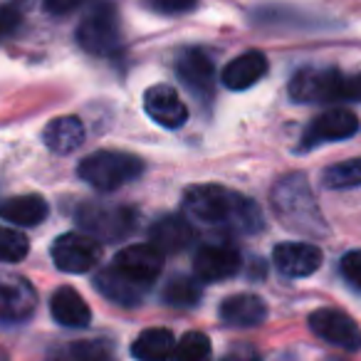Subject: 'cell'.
Returning <instances> with one entry per match:
<instances>
[{"label":"cell","instance_id":"cell-1","mask_svg":"<svg viewBox=\"0 0 361 361\" xmlns=\"http://www.w3.org/2000/svg\"><path fill=\"white\" fill-rule=\"evenodd\" d=\"M183 208L193 221L203 226L228 228L235 233H255L262 228V213L250 198L216 183L188 188L183 196Z\"/></svg>","mask_w":361,"mask_h":361},{"label":"cell","instance_id":"cell-2","mask_svg":"<svg viewBox=\"0 0 361 361\" xmlns=\"http://www.w3.org/2000/svg\"><path fill=\"white\" fill-rule=\"evenodd\" d=\"M272 206L277 216L282 218L290 231L302 233V235L317 238L319 233H326L324 218L317 206L312 188L302 173H290L280 178L272 188Z\"/></svg>","mask_w":361,"mask_h":361},{"label":"cell","instance_id":"cell-3","mask_svg":"<svg viewBox=\"0 0 361 361\" xmlns=\"http://www.w3.org/2000/svg\"><path fill=\"white\" fill-rule=\"evenodd\" d=\"M141 171H144V161L124 151H94L77 166L80 178L99 191H116L134 180Z\"/></svg>","mask_w":361,"mask_h":361},{"label":"cell","instance_id":"cell-4","mask_svg":"<svg viewBox=\"0 0 361 361\" xmlns=\"http://www.w3.org/2000/svg\"><path fill=\"white\" fill-rule=\"evenodd\" d=\"M77 40L90 55L109 57L121 50V27L111 3L94 6L77 27Z\"/></svg>","mask_w":361,"mask_h":361},{"label":"cell","instance_id":"cell-5","mask_svg":"<svg viewBox=\"0 0 361 361\" xmlns=\"http://www.w3.org/2000/svg\"><path fill=\"white\" fill-rule=\"evenodd\" d=\"M346 75L336 67H305L290 80V97L302 104H326L344 99Z\"/></svg>","mask_w":361,"mask_h":361},{"label":"cell","instance_id":"cell-6","mask_svg":"<svg viewBox=\"0 0 361 361\" xmlns=\"http://www.w3.org/2000/svg\"><path fill=\"white\" fill-rule=\"evenodd\" d=\"M80 228L94 240H121L136 226V216L126 206H109V203H85L77 211Z\"/></svg>","mask_w":361,"mask_h":361},{"label":"cell","instance_id":"cell-7","mask_svg":"<svg viewBox=\"0 0 361 361\" xmlns=\"http://www.w3.org/2000/svg\"><path fill=\"white\" fill-rule=\"evenodd\" d=\"M52 260L62 272L80 275L102 260V245L87 233H65L52 243Z\"/></svg>","mask_w":361,"mask_h":361},{"label":"cell","instance_id":"cell-8","mask_svg":"<svg viewBox=\"0 0 361 361\" xmlns=\"http://www.w3.org/2000/svg\"><path fill=\"white\" fill-rule=\"evenodd\" d=\"M178 80L183 82L188 92L201 102H213L216 97V67L206 50L201 47H188L178 55L176 62Z\"/></svg>","mask_w":361,"mask_h":361},{"label":"cell","instance_id":"cell-9","mask_svg":"<svg viewBox=\"0 0 361 361\" xmlns=\"http://www.w3.org/2000/svg\"><path fill=\"white\" fill-rule=\"evenodd\" d=\"M356 131H359V119H356L354 111L341 109V106L326 109L307 124L305 134H302V141H300V149L310 151V149H314V146L329 144V141L349 139Z\"/></svg>","mask_w":361,"mask_h":361},{"label":"cell","instance_id":"cell-10","mask_svg":"<svg viewBox=\"0 0 361 361\" xmlns=\"http://www.w3.org/2000/svg\"><path fill=\"white\" fill-rule=\"evenodd\" d=\"M310 329L331 346H339V349H346V351L361 349L359 324H356L346 312L334 310V307H324V310L312 312Z\"/></svg>","mask_w":361,"mask_h":361},{"label":"cell","instance_id":"cell-11","mask_svg":"<svg viewBox=\"0 0 361 361\" xmlns=\"http://www.w3.org/2000/svg\"><path fill=\"white\" fill-rule=\"evenodd\" d=\"M35 287L25 277L0 272V322H8V324L25 322L35 312Z\"/></svg>","mask_w":361,"mask_h":361},{"label":"cell","instance_id":"cell-12","mask_svg":"<svg viewBox=\"0 0 361 361\" xmlns=\"http://www.w3.org/2000/svg\"><path fill=\"white\" fill-rule=\"evenodd\" d=\"M114 267L124 272L126 277H131V280L151 287L156 277L161 275V270H164V252L156 250L151 243L129 245L114 257Z\"/></svg>","mask_w":361,"mask_h":361},{"label":"cell","instance_id":"cell-13","mask_svg":"<svg viewBox=\"0 0 361 361\" xmlns=\"http://www.w3.org/2000/svg\"><path fill=\"white\" fill-rule=\"evenodd\" d=\"M144 109L151 119L164 129H178L186 124L188 109L180 102L178 92L169 85H154L144 94Z\"/></svg>","mask_w":361,"mask_h":361},{"label":"cell","instance_id":"cell-14","mask_svg":"<svg viewBox=\"0 0 361 361\" xmlns=\"http://www.w3.org/2000/svg\"><path fill=\"white\" fill-rule=\"evenodd\" d=\"M240 270V252L233 245H206L201 247V252L196 255L193 262V272L201 282H218L233 277Z\"/></svg>","mask_w":361,"mask_h":361},{"label":"cell","instance_id":"cell-15","mask_svg":"<svg viewBox=\"0 0 361 361\" xmlns=\"http://www.w3.org/2000/svg\"><path fill=\"white\" fill-rule=\"evenodd\" d=\"M275 267L287 277H307L322 267V250L312 243H282L272 252Z\"/></svg>","mask_w":361,"mask_h":361},{"label":"cell","instance_id":"cell-16","mask_svg":"<svg viewBox=\"0 0 361 361\" xmlns=\"http://www.w3.org/2000/svg\"><path fill=\"white\" fill-rule=\"evenodd\" d=\"M221 322L233 329H250L267 319V305L257 295H233L221 305Z\"/></svg>","mask_w":361,"mask_h":361},{"label":"cell","instance_id":"cell-17","mask_svg":"<svg viewBox=\"0 0 361 361\" xmlns=\"http://www.w3.org/2000/svg\"><path fill=\"white\" fill-rule=\"evenodd\" d=\"M267 75V57L257 50L243 52L235 60H231L221 72V80L228 90H250L252 85Z\"/></svg>","mask_w":361,"mask_h":361},{"label":"cell","instance_id":"cell-18","mask_svg":"<svg viewBox=\"0 0 361 361\" xmlns=\"http://www.w3.org/2000/svg\"><path fill=\"white\" fill-rule=\"evenodd\" d=\"M94 285L109 302H114V305H124V307L139 305V302L144 300L146 290H149V287L141 285V282L126 277L124 272L116 270L114 265L106 267V270H102L99 275H97Z\"/></svg>","mask_w":361,"mask_h":361},{"label":"cell","instance_id":"cell-19","mask_svg":"<svg viewBox=\"0 0 361 361\" xmlns=\"http://www.w3.org/2000/svg\"><path fill=\"white\" fill-rule=\"evenodd\" d=\"M149 238L159 252H178L193 240V228L183 216H166L151 226Z\"/></svg>","mask_w":361,"mask_h":361},{"label":"cell","instance_id":"cell-20","mask_svg":"<svg viewBox=\"0 0 361 361\" xmlns=\"http://www.w3.org/2000/svg\"><path fill=\"white\" fill-rule=\"evenodd\" d=\"M50 312L55 317V322H60L62 326L70 329H82L90 324L92 310L85 300L80 297V292L72 287H60L50 300Z\"/></svg>","mask_w":361,"mask_h":361},{"label":"cell","instance_id":"cell-21","mask_svg":"<svg viewBox=\"0 0 361 361\" xmlns=\"http://www.w3.org/2000/svg\"><path fill=\"white\" fill-rule=\"evenodd\" d=\"M42 139L55 154H72L85 141V124L77 116H57L45 126Z\"/></svg>","mask_w":361,"mask_h":361},{"label":"cell","instance_id":"cell-22","mask_svg":"<svg viewBox=\"0 0 361 361\" xmlns=\"http://www.w3.org/2000/svg\"><path fill=\"white\" fill-rule=\"evenodd\" d=\"M50 213V206L42 196H13L0 203V218L16 226H37Z\"/></svg>","mask_w":361,"mask_h":361},{"label":"cell","instance_id":"cell-23","mask_svg":"<svg viewBox=\"0 0 361 361\" xmlns=\"http://www.w3.org/2000/svg\"><path fill=\"white\" fill-rule=\"evenodd\" d=\"M176 339L169 329H146L131 344V354L139 361H171Z\"/></svg>","mask_w":361,"mask_h":361},{"label":"cell","instance_id":"cell-24","mask_svg":"<svg viewBox=\"0 0 361 361\" xmlns=\"http://www.w3.org/2000/svg\"><path fill=\"white\" fill-rule=\"evenodd\" d=\"M322 183L324 188H356L361 186V156L359 159H349L341 161V164H334L322 173Z\"/></svg>","mask_w":361,"mask_h":361},{"label":"cell","instance_id":"cell-25","mask_svg":"<svg viewBox=\"0 0 361 361\" xmlns=\"http://www.w3.org/2000/svg\"><path fill=\"white\" fill-rule=\"evenodd\" d=\"M164 300L171 307H196L198 300H201V287L191 277L178 275L169 280V285L164 287Z\"/></svg>","mask_w":361,"mask_h":361},{"label":"cell","instance_id":"cell-26","mask_svg":"<svg viewBox=\"0 0 361 361\" xmlns=\"http://www.w3.org/2000/svg\"><path fill=\"white\" fill-rule=\"evenodd\" d=\"M176 361H211L213 346L203 331H188L180 336V341L176 344L173 351Z\"/></svg>","mask_w":361,"mask_h":361},{"label":"cell","instance_id":"cell-27","mask_svg":"<svg viewBox=\"0 0 361 361\" xmlns=\"http://www.w3.org/2000/svg\"><path fill=\"white\" fill-rule=\"evenodd\" d=\"M60 361H111V349L104 341H77L67 346Z\"/></svg>","mask_w":361,"mask_h":361},{"label":"cell","instance_id":"cell-28","mask_svg":"<svg viewBox=\"0 0 361 361\" xmlns=\"http://www.w3.org/2000/svg\"><path fill=\"white\" fill-rule=\"evenodd\" d=\"M27 250H30V243L23 233L0 226V260L18 262L27 255Z\"/></svg>","mask_w":361,"mask_h":361},{"label":"cell","instance_id":"cell-29","mask_svg":"<svg viewBox=\"0 0 361 361\" xmlns=\"http://www.w3.org/2000/svg\"><path fill=\"white\" fill-rule=\"evenodd\" d=\"M20 25H23V11L18 3L0 6V40H3V37H11L13 32H18Z\"/></svg>","mask_w":361,"mask_h":361},{"label":"cell","instance_id":"cell-30","mask_svg":"<svg viewBox=\"0 0 361 361\" xmlns=\"http://www.w3.org/2000/svg\"><path fill=\"white\" fill-rule=\"evenodd\" d=\"M341 272L351 285L361 287V250H351L341 260Z\"/></svg>","mask_w":361,"mask_h":361},{"label":"cell","instance_id":"cell-31","mask_svg":"<svg viewBox=\"0 0 361 361\" xmlns=\"http://www.w3.org/2000/svg\"><path fill=\"white\" fill-rule=\"evenodd\" d=\"M149 6L156 8L159 13H169V16H176V13H186L196 6V0H149Z\"/></svg>","mask_w":361,"mask_h":361},{"label":"cell","instance_id":"cell-32","mask_svg":"<svg viewBox=\"0 0 361 361\" xmlns=\"http://www.w3.org/2000/svg\"><path fill=\"white\" fill-rule=\"evenodd\" d=\"M221 361H262V359H260V351H257L255 346L238 344V346H233L231 351H226V356H223Z\"/></svg>","mask_w":361,"mask_h":361},{"label":"cell","instance_id":"cell-33","mask_svg":"<svg viewBox=\"0 0 361 361\" xmlns=\"http://www.w3.org/2000/svg\"><path fill=\"white\" fill-rule=\"evenodd\" d=\"M85 0H45V8L55 16H62V13H70L75 8H80Z\"/></svg>","mask_w":361,"mask_h":361},{"label":"cell","instance_id":"cell-34","mask_svg":"<svg viewBox=\"0 0 361 361\" xmlns=\"http://www.w3.org/2000/svg\"><path fill=\"white\" fill-rule=\"evenodd\" d=\"M344 99L361 102V72H359V75L346 77V85H344Z\"/></svg>","mask_w":361,"mask_h":361},{"label":"cell","instance_id":"cell-35","mask_svg":"<svg viewBox=\"0 0 361 361\" xmlns=\"http://www.w3.org/2000/svg\"><path fill=\"white\" fill-rule=\"evenodd\" d=\"M0 361H8V359H6V354H0Z\"/></svg>","mask_w":361,"mask_h":361}]
</instances>
